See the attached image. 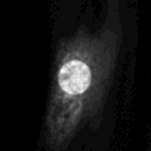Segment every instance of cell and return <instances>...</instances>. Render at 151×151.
Returning <instances> with one entry per match:
<instances>
[{"instance_id": "obj_1", "label": "cell", "mask_w": 151, "mask_h": 151, "mask_svg": "<svg viewBox=\"0 0 151 151\" xmlns=\"http://www.w3.org/2000/svg\"><path fill=\"white\" fill-rule=\"evenodd\" d=\"M92 85V70L80 58L65 59L58 71V86L67 98H79L85 95Z\"/></svg>"}]
</instances>
